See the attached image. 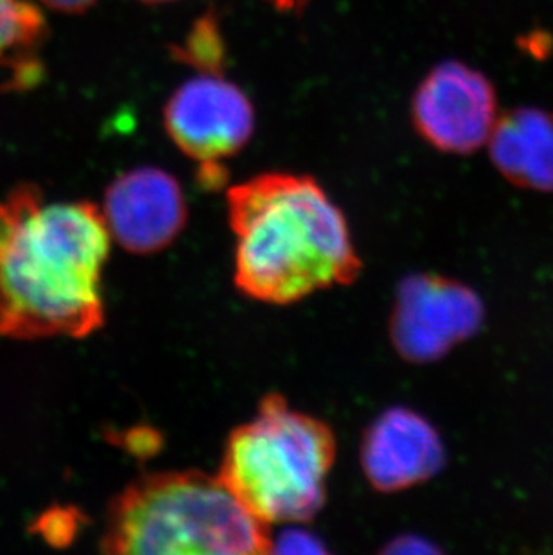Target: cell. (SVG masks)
I'll return each mask as SVG.
<instances>
[{
	"mask_svg": "<svg viewBox=\"0 0 553 555\" xmlns=\"http://www.w3.org/2000/svg\"><path fill=\"white\" fill-rule=\"evenodd\" d=\"M111 242L92 202H48L35 184L11 189L0 198V336L87 338L101 330Z\"/></svg>",
	"mask_w": 553,
	"mask_h": 555,
	"instance_id": "6da1fadb",
	"label": "cell"
},
{
	"mask_svg": "<svg viewBox=\"0 0 553 555\" xmlns=\"http://www.w3.org/2000/svg\"><path fill=\"white\" fill-rule=\"evenodd\" d=\"M227 209L235 286L250 299L293 305L360 275L344 212L309 175H257L229 189Z\"/></svg>",
	"mask_w": 553,
	"mask_h": 555,
	"instance_id": "7a4b0ae2",
	"label": "cell"
},
{
	"mask_svg": "<svg viewBox=\"0 0 553 555\" xmlns=\"http://www.w3.org/2000/svg\"><path fill=\"white\" fill-rule=\"evenodd\" d=\"M101 551L106 554H270V527L220 475L153 473L112 500Z\"/></svg>",
	"mask_w": 553,
	"mask_h": 555,
	"instance_id": "3957f363",
	"label": "cell"
},
{
	"mask_svg": "<svg viewBox=\"0 0 553 555\" xmlns=\"http://www.w3.org/2000/svg\"><path fill=\"white\" fill-rule=\"evenodd\" d=\"M334 459L330 425L270 393L257 414L230 434L220 478L268 527L298 525L313 519L324 505Z\"/></svg>",
	"mask_w": 553,
	"mask_h": 555,
	"instance_id": "277c9868",
	"label": "cell"
},
{
	"mask_svg": "<svg viewBox=\"0 0 553 555\" xmlns=\"http://www.w3.org/2000/svg\"><path fill=\"white\" fill-rule=\"evenodd\" d=\"M163 121L172 144L198 164L200 184L218 189L227 182L224 160L254 137L256 106L223 74H196L167 98Z\"/></svg>",
	"mask_w": 553,
	"mask_h": 555,
	"instance_id": "5b68a950",
	"label": "cell"
},
{
	"mask_svg": "<svg viewBox=\"0 0 553 555\" xmlns=\"http://www.w3.org/2000/svg\"><path fill=\"white\" fill-rule=\"evenodd\" d=\"M413 128L442 153L470 155L487 146L497 126L498 95L491 79L459 60L437 63L410 101Z\"/></svg>",
	"mask_w": 553,
	"mask_h": 555,
	"instance_id": "8992f818",
	"label": "cell"
},
{
	"mask_svg": "<svg viewBox=\"0 0 553 555\" xmlns=\"http://www.w3.org/2000/svg\"><path fill=\"white\" fill-rule=\"evenodd\" d=\"M481 314L480 300L462 284L429 273L410 275L397 289L391 344L408 362H435L475 335Z\"/></svg>",
	"mask_w": 553,
	"mask_h": 555,
	"instance_id": "52a82bcc",
	"label": "cell"
},
{
	"mask_svg": "<svg viewBox=\"0 0 553 555\" xmlns=\"http://www.w3.org/2000/svg\"><path fill=\"white\" fill-rule=\"evenodd\" d=\"M101 210L112 240L139 256L169 247L188 223L182 185L155 166L128 169L112 180Z\"/></svg>",
	"mask_w": 553,
	"mask_h": 555,
	"instance_id": "ba28073f",
	"label": "cell"
},
{
	"mask_svg": "<svg viewBox=\"0 0 553 555\" xmlns=\"http://www.w3.org/2000/svg\"><path fill=\"white\" fill-rule=\"evenodd\" d=\"M361 466L377 491H404L426 482L443 466L442 440L423 415L396 406L363 434Z\"/></svg>",
	"mask_w": 553,
	"mask_h": 555,
	"instance_id": "9c48e42d",
	"label": "cell"
},
{
	"mask_svg": "<svg viewBox=\"0 0 553 555\" xmlns=\"http://www.w3.org/2000/svg\"><path fill=\"white\" fill-rule=\"evenodd\" d=\"M491 160L506 180L522 188L553 191V114L514 108L498 117L487 142Z\"/></svg>",
	"mask_w": 553,
	"mask_h": 555,
	"instance_id": "30bf717a",
	"label": "cell"
},
{
	"mask_svg": "<svg viewBox=\"0 0 553 555\" xmlns=\"http://www.w3.org/2000/svg\"><path fill=\"white\" fill-rule=\"evenodd\" d=\"M48 38L42 11L31 0H0V73L15 89L37 79L38 53Z\"/></svg>",
	"mask_w": 553,
	"mask_h": 555,
	"instance_id": "8fae6325",
	"label": "cell"
},
{
	"mask_svg": "<svg viewBox=\"0 0 553 555\" xmlns=\"http://www.w3.org/2000/svg\"><path fill=\"white\" fill-rule=\"evenodd\" d=\"M175 62L198 70V74H223L227 67V42L216 11L200 15L189 27L182 42L172 46Z\"/></svg>",
	"mask_w": 553,
	"mask_h": 555,
	"instance_id": "7c38bea8",
	"label": "cell"
},
{
	"mask_svg": "<svg viewBox=\"0 0 553 555\" xmlns=\"http://www.w3.org/2000/svg\"><path fill=\"white\" fill-rule=\"evenodd\" d=\"M272 543V552L279 554H324L325 548L319 538L309 534L308 530L286 529Z\"/></svg>",
	"mask_w": 553,
	"mask_h": 555,
	"instance_id": "4fadbf2b",
	"label": "cell"
},
{
	"mask_svg": "<svg viewBox=\"0 0 553 555\" xmlns=\"http://www.w3.org/2000/svg\"><path fill=\"white\" fill-rule=\"evenodd\" d=\"M40 4L46 5L49 10L65 13V15H79L94 8L100 0H38Z\"/></svg>",
	"mask_w": 553,
	"mask_h": 555,
	"instance_id": "5bb4252c",
	"label": "cell"
},
{
	"mask_svg": "<svg viewBox=\"0 0 553 555\" xmlns=\"http://www.w3.org/2000/svg\"><path fill=\"white\" fill-rule=\"evenodd\" d=\"M385 551L394 552V554H410V552H434L435 548L426 541L412 538V535H404L401 540L390 543Z\"/></svg>",
	"mask_w": 553,
	"mask_h": 555,
	"instance_id": "9a60e30c",
	"label": "cell"
},
{
	"mask_svg": "<svg viewBox=\"0 0 553 555\" xmlns=\"http://www.w3.org/2000/svg\"><path fill=\"white\" fill-rule=\"evenodd\" d=\"M265 2L282 15H300L311 4V0H265Z\"/></svg>",
	"mask_w": 553,
	"mask_h": 555,
	"instance_id": "2e32d148",
	"label": "cell"
},
{
	"mask_svg": "<svg viewBox=\"0 0 553 555\" xmlns=\"http://www.w3.org/2000/svg\"><path fill=\"white\" fill-rule=\"evenodd\" d=\"M142 4L147 5H160V4H171V2H178V0H139Z\"/></svg>",
	"mask_w": 553,
	"mask_h": 555,
	"instance_id": "e0dca14e",
	"label": "cell"
}]
</instances>
